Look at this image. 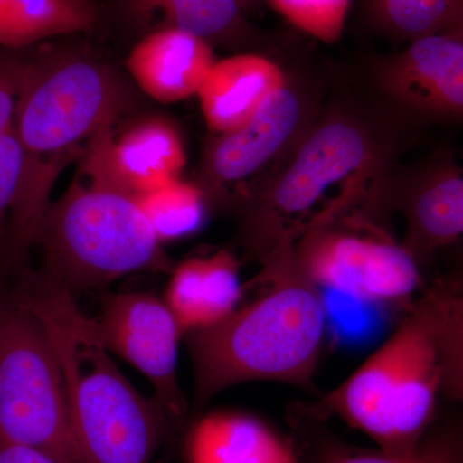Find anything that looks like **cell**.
Listing matches in <instances>:
<instances>
[{
  "label": "cell",
  "instance_id": "obj_1",
  "mask_svg": "<svg viewBox=\"0 0 463 463\" xmlns=\"http://www.w3.org/2000/svg\"><path fill=\"white\" fill-rule=\"evenodd\" d=\"M289 241L260 260L257 297L230 317L187 334L194 365V410L225 389L274 381L315 392L325 334L321 288L304 272Z\"/></svg>",
  "mask_w": 463,
  "mask_h": 463
},
{
  "label": "cell",
  "instance_id": "obj_2",
  "mask_svg": "<svg viewBox=\"0 0 463 463\" xmlns=\"http://www.w3.org/2000/svg\"><path fill=\"white\" fill-rule=\"evenodd\" d=\"M12 298L41 322L56 352L76 463H151L165 413L121 373L74 295L38 274L25 277Z\"/></svg>",
  "mask_w": 463,
  "mask_h": 463
},
{
  "label": "cell",
  "instance_id": "obj_3",
  "mask_svg": "<svg viewBox=\"0 0 463 463\" xmlns=\"http://www.w3.org/2000/svg\"><path fill=\"white\" fill-rule=\"evenodd\" d=\"M123 93L109 67L85 57L25 61L14 132L24 149L23 182L8 227V248L33 245L63 158L76 146L112 127Z\"/></svg>",
  "mask_w": 463,
  "mask_h": 463
},
{
  "label": "cell",
  "instance_id": "obj_4",
  "mask_svg": "<svg viewBox=\"0 0 463 463\" xmlns=\"http://www.w3.org/2000/svg\"><path fill=\"white\" fill-rule=\"evenodd\" d=\"M437 301L430 286L414 300L386 343L336 389L301 403L321 419L334 417L373 439L392 456H411L440 403Z\"/></svg>",
  "mask_w": 463,
  "mask_h": 463
},
{
  "label": "cell",
  "instance_id": "obj_5",
  "mask_svg": "<svg viewBox=\"0 0 463 463\" xmlns=\"http://www.w3.org/2000/svg\"><path fill=\"white\" fill-rule=\"evenodd\" d=\"M381 161L371 134L346 118H332L304 139L288 166L254 197L246 236L258 260L283 241L350 214L371 191Z\"/></svg>",
  "mask_w": 463,
  "mask_h": 463
},
{
  "label": "cell",
  "instance_id": "obj_6",
  "mask_svg": "<svg viewBox=\"0 0 463 463\" xmlns=\"http://www.w3.org/2000/svg\"><path fill=\"white\" fill-rule=\"evenodd\" d=\"M33 245L44 254L43 274L74 297L174 267L133 197L94 184H74L50 203Z\"/></svg>",
  "mask_w": 463,
  "mask_h": 463
},
{
  "label": "cell",
  "instance_id": "obj_7",
  "mask_svg": "<svg viewBox=\"0 0 463 463\" xmlns=\"http://www.w3.org/2000/svg\"><path fill=\"white\" fill-rule=\"evenodd\" d=\"M0 443L76 463L56 352L41 322L12 298L0 304Z\"/></svg>",
  "mask_w": 463,
  "mask_h": 463
},
{
  "label": "cell",
  "instance_id": "obj_8",
  "mask_svg": "<svg viewBox=\"0 0 463 463\" xmlns=\"http://www.w3.org/2000/svg\"><path fill=\"white\" fill-rule=\"evenodd\" d=\"M304 272L319 288L368 303L413 306L423 288L421 268L403 243L358 214L341 216L292 243Z\"/></svg>",
  "mask_w": 463,
  "mask_h": 463
},
{
  "label": "cell",
  "instance_id": "obj_9",
  "mask_svg": "<svg viewBox=\"0 0 463 463\" xmlns=\"http://www.w3.org/2000/svg\"><path fill=\"white\" fill-rule=\"evenodd\" d=\"M93 325L111 354L145 374L167 420H181L187 402L178 379L183 331L164 298L148 292H118L103 301Z\"/></svg>",
  "mask_w": 463,
  "mask_h": 463
},
{
  "label": "cell",
  "instance_id": "obj_10",
  "mask_svg": "<svg viewBox=\"0 0 463 463\" xmlns=\"http://www.w3.org/2000/svg\"><path fill=\"white\" fill-rule=\"evenodd\" d=\"M85 173L90 184L141 196L181 178L187 157L181 134L164 118H146L112 137L111 127L90 141Z\"/></svg>",
  "mask_w": 463,
  "mask_h": 463
},
{
  "label": "cell",
  "instance_id": "obj_11",
  "mask_svg": "<svg viewBox=\"0 0 463 463\" xmlns=\"http://www.w3.org/2000/svg\"><path fill=\"white\" fill-rule=\"evenodd\" d=\"M381 85L416 123L463 127V42L448 33L411 42L383 67Z\"/></svg>",
  "mask_w": 463,
  "mask_h": 463
},
{
  "label": "cell",
  "instance_id": "obj_12",
  "mask_svg": "<svg viewBox=\"0 0 463 463\" xmlns=\"http://www.w3.org/2000/svg\"><path fill=\"white\" fill-rule=\"evenodd\" d=\"M398 205L407 222L403 245L421 265L463 240V167L450 146L438 148L405 179Z\"/></svg>",
  "mask_w": 463,
  "mask_h": 463
},
{
  "label": "cell",
  "instance_id": "obj_13",
  "mask_svg": "<svg viewBox=\"0 0 463 463\" xmlns=\"http://www.w3.org/2000/svg\"><path fill=\"white\" fill-rule=\"evenodd\" d=\"M303 100L288 84L274 91L257 114L236 129L216 134L206 154L213 188L241 190L279 158L303 123Z\"/></svg>",
  "mask_w": 463,
  "mask_h": 463
},
{
  "label": "cell",
  "instance_id": "obj_14",
  "mask_svg": "<svg viewBox=\"0 0 463 463\" xmlns=\"http://www.w3.org/2000/svg\"><path fill=\"white\" fill-rule=\"evenodd\" d=\"M288 420L298 463H463V407L450 402L446 407L441 399L419 447L405 457L346 443L331 430L330 420L313 416L301 403L289 407Z\"/></svg>",
  "mask_w": 463,
  "mask_h": 463
},
{
  "label": "cell",
  "instance_id": "obj_15",
  "mask_svg": "<svg viewBox=\"0 0 463 463\" xmlns=\"http://www.w3.org/2000/svg\"><path fill=\"white\" fill-rule=\"evenodd\" d=\"M210 43L174 27L148 33L127 58V69L143 93L160 103L197 96L215 63Z\"/></svg>",
  "mask_w": 463,
  "mask_h": 463
},
{
  "label": "cell",
  "instance_id": "obj_16",
  "mask_svg": "<svg viewBox=\"0 0 463 463\" xmlns=\"http://www.w3.org/2000/svg\"><path fill=\"white\" fill-rule=\"evenodd\" d=\"M170 273L164 301L184 335L224 321L242 300L240 264L230 250L185 259Z\"/></svg>",
  "mask_w": 463,
  "mask_h": 463
},
{
  "label": "cell",
  "instance_id": "obj_17",
  "mask_svg": "<svg viewBox=\"0 0 463 463\" xmlns=\"http://www.w3.org/2000/svg\"><path fill=\"white\" fill-rule=\"evenodd\" d=\"M285 84L279 66L259 54L215 61L197 93L203 120L215 134L236 129Z\"/></svg>",
  "mask_w": 463,
  "mask_h": 463
},
{
  "label": "cell",
  "instance_id": "obj_18",
  "mask_svg": "<svg viewBox=\"0 0 463 463\" xmlns=\"http://www.w3.org/2000/svg\"><path fill=\"white\" fill-rule=\"evenodd\" d=\"M188 463H298L288 438L250 414L201 416L187 440Z\"/></svg>",
  "mask_w": 463,
  "mask_h": 463
},
{
  "label": "cell",
  "instance_id": "obj_19",
  "mask_svg": "<svg viewBox=\"0 0 463 463\" xmlns=\"http://www.w3.org/2000/svg\"><path fill=\"white\" fill-rule=\"evenodd\" d=\"M129 16L139 24L158 23L164 27L184 30L200 38H218L237 26V0H123Z\"/></svg>",
  "mask_w": 463,
  "mask_h": 463
},
{
  "label": "cell",
  "instance_id": "obj_20",
  "mask_svg": "<svg viewBox=\"0 0 463 463\" xmlns=\"http://www.w3.org/2000/svg\"><path fill=\"white\" fill-rule=\"evenodd\" d=\"M5 12L9 47L85 32L94 23L90 0H5Z\"/></svg>",
  "mask_w": 463,
  "mask_h": 463
},
{
  "label": "cell",
  "instance_id": "obj_21",
  "mask_svg": "<svg viewBox=\"0 0 463 463\" xmlns=\"http://www.w3.org/2000/svg\"><path fill=\"white\" fill-rule=\"evenodd\" d=\"M133 200L161 243L192 236L205 223V192L181 178Z\"/></svg>",
  "mask_w": 463,
  "mask_h": 463
},
{
  "label": "cell",
  "instance_id": "obj_22",
  "mask_svg": "<svg viewBox=\"0 0 463 463\" xmlns=\"http://www.w3.org/2000/svg\"><path fill=\"white\" fill-rule=\"evenodd\" d=\"M430 288L437 301L440 398L463 407V291H452L437 279Z\"/></svg>",
  "mask_w": 463,
  "mask_h": 463
},
{
  "label": "cell",
  "instance_id": "obj_23",
  "mask_svg": "<svg viewBox=\"0 0 463 463\" xmlns=\"http://www.w3.org/2000/svg\"><path fill=\"white\" fill-rule=\"evenodd\" d=\"M463 0H383L377 14L394 33L412 42L446 32Z\"/></svg>",
  "mask_w": 463,
  "mask_h": 463
},
{
  "label": "cell",
  "instance_id": "obj_24",
  "mask_svg": "<svg viewBox=\"0 0 463 463\" xmlns=\"http://www.w3.org/2000/svg\"><path fill=\"white\" fill-rule=\"evenodd\" d=\"M292 26L325 43L339 41L350 0H269Z\"/></svg>",
  "mask_w": 463,
  "mask_h": 463
},
{
  "label": "cell",
  "instance_id": "obj_25",
  "mask_svg": "<svg viewBox=\"0 0 463 463\" xmlns=\"http://www.w3.org/2000/svg\"><path fill=\"white\" fill-rule=\"evenodd\" d=\"M24 149L16 132L0 136V251L8 249V227L23 182Z\"/></svg>",
  "mask_w": 463,
  "mask_h": 463
},
{
  "label": "cell",
  "instance_id": "obj_26",
  "mask_svg": "<svg viewBox=\"0 0 463 463\" xmlns=\"http://www.w3.org/2000/svg\"><path fill=\"white\" fill-rule=\"evenodd\" d=\"M25 61L17 57L0 58V136L14 130Z\"/></svg>",
  "mask_w": 463,
  "mask_h": 463
},
{
  "label": "cell",
  "instance_id": "obj_27",
  "mask_svg": "<svg viewBox=\"0 0 463 463\" xmlns=\"http://www.w3.org/2000/svg\"><path fill=\"white\" fill-rule=\"evenodd\" d=\"M438 257H447V270L437 281L452 291H463V240L441 250Z\"/></svg>",
  "mask_w": 463,
  "mask_h": 463
},
{
  "label": "cell",
  "instance_id": "obj_28",
  "mask_svg": "<svg viewBox=\"0 0 463 463\" xmlns=\"http://www.w3.org/2000/svg\"><path fill=\"white\" fill-rule=\"evenodd\" d=\"M0 463H62L48 453L18 444L0 443Z\"/></svg>",
  "mask_w": 463,
  "mask_h": 463
},
{
  "label": "cell",
  "instance_id": "obj_29",
  "mask_svg": "<svg viewBox=\"0 0 463 463\" xmlns=\"http://www.w3.org/2000/svg\"><path fill=\"white\" fill-rule=\"evenodd\" d=\"M441 33H448V35L455 36V38L463 42V5L450 26Z\"/></svg>",
  "mask_w": 463,
  "mask_h": 463
},
{
  "label": "cell",
  "instance_id": "obj_30",
  "mask_svg": "<svg viewBox=\"0 0 463 463\" xmlns=\"http://www.w3.org/2000/svg\"><path fill=\"white\" fill-rule=\"evenodd\" d=\"M0 45L9 47V29L5 9L0 7Z\"/></svg>",
  "mask_w": 463,
  "mask_h": 463
},
{
  "label": "cell",
  "instance_id": "obj_31",
  "mask_svg": "<svg viewBox=\"0 0 463 463\" xmlns=\"http://www.w3.org/2000/svg\"><path fill=\"white\" fill-rule=\"evenodd\" d=\"M381 2H383V0H373V8L379 5Z\"/></svg>",
  "mask_w": 463,
  "mask_h": 463
},
{
  "label": "cell",
  "instance_id": "obj_32",
  "mask_svg": "<svg viewBox=\"0 0 463 463\" xmlns=\"http://www.w3.org/2000/svg\"><path fill=\"white\" fill-rule=\"evenodd\" d=\"M3 298H0V304H2Z\"/></svg>",
  "mask_w": 463,
  "mask_h": 463
}]
</instances>
